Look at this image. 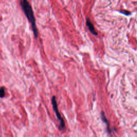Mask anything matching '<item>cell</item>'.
<instances>
[{"label":"cell","instance_id":"5","mask_svg":"<svg viewBox=\"0 0 137 137\" xmlns=\"http://www.w3.org/2000/svg\"><path fill=\"white\" fill-rule=\"evenodd\" d=\"M6 95V89L4 87L0 88V98H3Z\"/></svg>","mask_w":137,"mask_h":137},{"label":"cell","instance_id":"2","mask_svg":"<svg viewBox=\"0 0 137 137\" xmlns=\"http://www.w3.org/2000/svg\"><path fill=\"white\" fill-rule=\"evenodd\" d=\"M51 104H52L53 110L56 115V117L60 123L58 129L60 131H64L65 130V124L64 119L62 117V116L59 112V110L58 109V105L57 104V101H56L55 96H53L52 97V99H51Z\"/></svg>","mask_w":137,"mask_h":137},{"label":"cell","instance_id":"3","mask_svg":"<svg viewBox=\"0 0 137 137\" xmlns=\"http://www.w3.org/2000/svg\"><path fill=\"white\" fill-rule=\"evenodd\" d=\"M86 25L88 27L90 31L93 34V35L97 36L98 34L97 32L96 31L93 24H92V23L91 22V21L89 18H87L86 19Z\"/></svg>","mask_w":137,"mask_h":137},{"label":"cell","instance_id":"6","mask_svg":"<svg viewBox=\"0 0 137 137\" xmlns=\"http://www.w3.org/2000/svg\"><path fill=\"white\" fill-rule=\"evenodd\" d=\"M119 12H121V13H123L126 16H129V15H130L131 14V12L128 11V10H120Z\"/></svg>","mask_w":137,"mask_h":137},{"label":"cell","instance_id":"1","mask_svg":"<svg viewBox=\"0 0 137 137\" xmlns=\"http://www.w3.org/2000/svg\"><path fill=\"white\" fill-rule=\"evenodd\" d=\"M20 4L29 22L31 23L34 37L37 39L38 37V31L36 25V20L30 3L26 0H21Z\"/></svg>","mask_w":137,"mask_h":137},{"label":"cell","instance_id":"4","mask_svg":"<svg viewBox=\"0 0 137 137\" xmlns=\"http://www.w3.org/2000/svg\"><path fill=\"white\" fill-rule=\"evenodd\" d=\"M101 119L102 120V121L104 122L105 123H106V125H107V130H108V131L110 133V128H109V122L108 121V119H107L104 112L102 111L101 113Z\"/></svg>","mask_w":137,"mask_h":137}]
</instances>
